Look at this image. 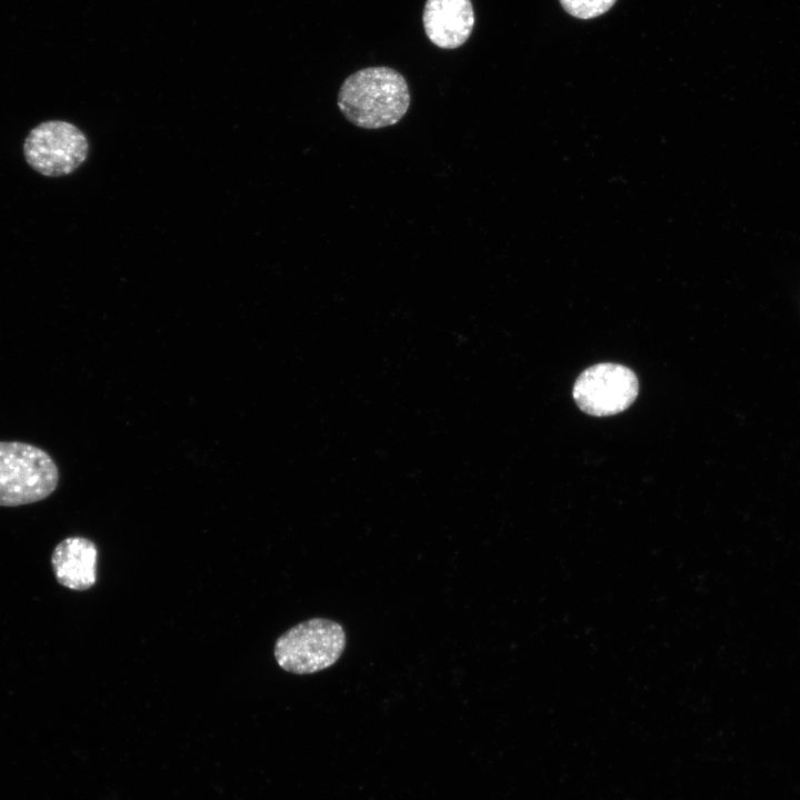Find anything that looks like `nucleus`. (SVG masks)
<instances>
[{"mask_svg":"<svg viewBox=\"0 0 800 800\" xmlns=\"http://www.w3.org/2000/svg\"><path fill=\"white\" fill-rule=\"evenodd\" d=\"M617 0H560L563 9L579 19H592L607 12Z\"/></svg>","mask_w":800,"mask_h":800,"instance_id":"nucleus-8","label":"nucleus"},{"mask_svg":"<svg viewBox=\"0 0 800 800\" xmlns=\"http://www.w3.org/2000/svg\"><path fill=\"white\" fill-rule=\"evenodd\" d=\"M346 648V633L336 621L313 618L284 632L276 642L274 657L286 671L316 673L334 664Z\"/></svg>","mask_w":800,"mask_h":800,"instance_id":"nucleus-3","label":"nucleus"},{"mask_svg":"<svg viewBox=\"0 0 800 800\" xmlns=\"http://www.w3.org/2000/svg\"><path fill=\"white\" fill-rule=\"evenodd\" d=\"M422 21L433 44L456 49L468 40L474 24L471 0H427Z\"/></svg>","mask_w":800,"mask_h":800,"instance_id":"nucleus-6","label":"nucleus"},{"mask_svg":"<svg viewBox=\"0 0 800 800\" xmlns=\"http://www.w3.org/2000/svg\"><path fill=\"white\" fill-rule=\"evenodd\" d=\"M59 470L39 447L0 441V506L17 507L41 501L57 488Z\"/></svg>","mask_w":800,"mask_h":800,"instance_id":"nucleus-2","label":"nucleus"},{"mask_svg":"<svg viewBox=\"0 0 800 800\" xmlns=\"http://www.w3.org/2000/svg\"><path fill=\"white\" fill-rule=\"evenodd\" d=\"M23 152L29 166L46 177L67 176L87 159L89 143L74 124L51 120L34 127L26 138Z\"/></svg>","mask_w":800,"mask_h":800,"instance_id":"nucleus-4","label":"nucleus"},{"mask_svg":"<svg viewBox=\"0 0 800 800\" xmlns=\"http://www.w3.org/2000/svg\"><path fill=\"white\" fill-rule=\"evenodd\" d=\"M638 392L639 382L631 369L618 363H598L578 377L572 396L583 412L606 417L629 408Z\"/></svg>","mask_w":800,"mask_h":800,"instance_id":"nucleus-5","label":"nucleus"},{"mask_svg":"<svg viewBox=\"0 0 800 800\" xmlns=\"http://www.w3.org/2000/svg\"><path fill=\"white\" fill-rule=\"evenodd\" d=\"M98 550L96 544L82 537H70L57 544L51 563L60 584L83 591L97 580Z\"/></svg>","mask_w":800,"mask_h":800,"instance_id":"nucleus-7","label":"nucleus"},{"mask_svg":"<svg viewBox=\"0 0 800 800\" xmlns=\"http://www.w3.org/2000/svg\"><path fill=\"white\" fill-rule=\"evenodd\" d=\"M338 107L356 127L381 129L399 122L410 107L404 77L389 67H369L350 74L341 84Z\"/></svg>","mask_w":800,"mask_h":800,"instance_id":"nucleus-1","label":"nucleus"}]
</instances>
